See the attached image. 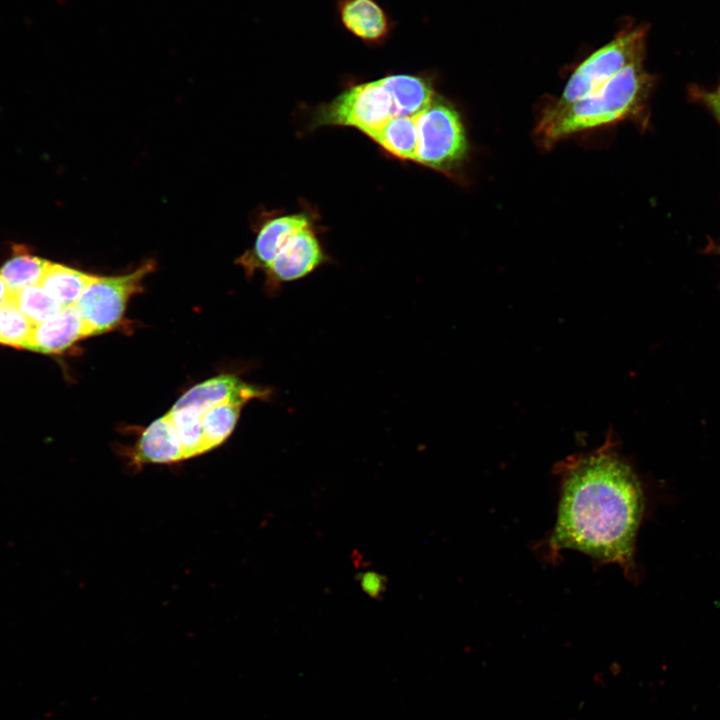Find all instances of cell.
<instances>
[{
	"instance_id": "1",
	"label": "cell",
	"mask_w": 720,
	"mask_h": 720,
	"mask_svg": "<svg viewBox=\"0 0 720 720\" xmlns=\"http://www.w3.org/2000/svg\"><path fill=\"white\" fill-rule=\"evenodd\" d=\"M554 473L559 478L556 520L537 551L557 563L564 550H576L599 565L616 564L636 581L635 547L645 493L613 432L596 449L561 460Z\"/></svg>"
},
{
	"instance_id": "2",
	"label": "cell",
	"mask_w": 720,
	"mask_h": 720,
	"mask_svg": "<svg viewBox=\"0 0 720 720\" xmlns=\"http://www.w3.org/2000/svg\"><path fill=\"white\" fill-rule=\"evenodd\" d=\"M652 83L643 60L634 62L592 93L565 105H549L538 121L536 137L551 148L573 134L631 119L641 111Z\"/></svg>"
},
{
	"instance_id": "3",
	"label": "cell",
	"mask_w": 720,
	"mask_h": 720,
	"mask_svg": "<svg viewBox=\"0 0 720 720\" xmlns=\"http://www.w3.org/2000/svg\"><path fill=\"white\" fill-rule=\"evenodd\" d=\"M415 117L418 133L415 162L453 175L462 167L468 154L465 128L458 111L436 95Z\"/></svg>"
},
{
	"instance_id": "4",
	"label": "cell",
	"mask_w": 720,
	"mask_h": 720,
	"mask_svg": "<svg viewBox=\"0 0 720 720\" xmlns=\"http://www.w3.org/2000/svg\"><path fill=\"white\" fill-rule=\"evenodd\" d=\"M647 26H628L596 49L574 69L560 97L552 104L565 105L597 90L628 65L644 60Z\"/></svg>"
},
{
	"instance_id": "5",
	"label": "cell",
	"mask_w": 720,
	"mask_h": 720,
	"mask_svg": "<svg viewBox=\"0 0 720 720\" xmlns=\"http://www.w3.org/2000/svg\"><path fill=\"white\" fill-rule=\"evenodd\" d=\"M153 269L154 263L149 261L129 274L96 276L75 305L87 337L105 333L119 325L128 301L132 295L143 290V280Z\"/></svg>"
},
{
	"instance_id": "6",
	"label": "cell",
	"mask_w": 720,
	"mask_h": 720,
	"mask_svg": "<svg viewBox=\"0 0 720 720\" xmlns=\"http://www.w3.org/2000/svg\"><path fill=\"white\" fill-rule=\"evenodd\" d=\"M395 114L379 79L348 87L315 113V126H347L369 136Z\"/></svg>"
},
{
	"instance_id": "7",
	"label": "cell",
	"mask_w": 720,
	"mask_h": 720,
	"mask_svg": "<svg viewBox=\"0 0 720 720\" xmlns=\"http://www.w3.org/2000/svg\"><path fill=\"white\" fill-rule=\"evenodd\" d=\"M326 261V254L311 225H308L289 239L264 270L267 287L274 290L285 282L301 279Z\"/></svg>"
},
{
	"instance_id": "8",
	"label": "cell",
	"mask_w": 720,
	"mask_h": 720,
	"mask_svg": "<svg viewBox=\"0 0 720 720\" xmlns=\"http://www.w3.org/2000/svg\"><path fill=\"white\" fill-rule=\"evenodd\" d=\"M336 13L344 30L369 47L383 46L396 27L377 0H337Z\"/></svg>"
},
{
	"instance_id": "9",
	"label": "cell",
	"mask_w": 720,
	"mask_h": 720,
	"mask_svg": "<svg viewBox=\"0 0 720 720\" xmlns=\"http://www.w3.org/2000/svg\"><path fill=\"white\" fill-rule=\"evenodd\" d=\"M308 225H311L309 218L301 213L270 219L259 230L253 247L240 256L237 263L248 275L265 270L289 239Z\"/></svg>"
},
{
	"instance_id": "10",
	"label": "cell",
	"mask_w": 720,
	"mask_h": 720,
	"mask_svg": "<svg viewBox=\"0 0 720 720\" xmlns=\"http://www.w3.org/2000/svg\"><path fill=\"white\" fill-rule=\"evenodd\" d=\"M268 393L267 389L247 384L235 376L220 375L190 388L172 409L192 408L203 413L223 402L246 404L251 399L265 398Z\"/></svg>"
},
{
	"instance_id": "11",
	"label": "cell",
	"mask_w": 720,
	"mask_h": 720,
	"mask_svg": "<svg viewBox=\"0 0 720 720\" xmlns=\"http://www.w3.org/2000/svg\"><path fill=\"white\" fill-rule=\"evenodd\" d=\"M86 337L77 308L65 307L53 318L34 325L27 349L45 354H60Z\"/></svg>"
},
{
	"instance_id": "12",
	"label": "cell",
	"mask_w": 720,
	"mask_h": 720,
	"mask_svg": "<svg viewBox=\"0 0 720 720\" xmlns=\"http://www.w3.org/2000/svg\"><path fill=\"white\" fill-rule=\"evenodd\" d=\"M131 458L134 465L172 464L185 460L181 443L168 413L156 419L141 433Z\"/></svg>"
},
{
	"instance_id": "13",
	"label": "cell",
	"mask_w": 720,
	"mask_h": 720,
	"mask_svg": "<svg viewBox=\"0 0 720 720\" xmlns=\"http://www.w3.org/2000/svg\"><path fill=\"white\" fill-rule=\"evenodd\" d=\"M396 115L416 116L435 98L432 80L422 74H388L379 79Z\"/></svg>"
},
{
	"instance_id": "14",
	"label": "cell",
	"mask_w": 720,
	"mask_h": 720,
	"mask_svg": "<svg viewBox=\"0 0 720 720\" xmlns=\"http://www.w3.org/2000/svg\"><path fill=\"white\" fill-rule=\"evenodd\" d=\"M368 137L391 155L416 161L418 133L415 116L394 115Z\"/></svg>"
},
{
	"instance_id": "15",
	"label": "cell",
	"mask_w": 720,
	"mask_h": 720,
	"mask_svg": "<svg viewBox=\"0 0 720 720\" xmlns=\"http://www.w3.org/2000/svg\"><path fill=\"white\" fill-rule=\"evenodd\" d=\"M95 278V275L49 262L40 285L65 308L75 306Z\"/></svg>"
},
{
	"instance_id": "16",
	"label": "cell",
	"mask_w": 720,
	"mask_h": 720,
	"mask_svg": "<svg viewBox=\"0 0 720 720\" xmlns=\"http://www.w3.org/2000/svg\"><path fill=\"white\" fill-rule=\"evenodd\" d=\"M49 261L32 255L24 248H16L15 254L0 268V277L10 292L40 285Z\"/></svg>"
},
{
	"instance_id": "17",
	"label": "cell",
	"mask_w": 720,
	"mask_h": 720,
	"mask_svg": "<svg viewBox=\"0 0 720 720\" xmlns=\"http://www.w3.org/2000/svg\"><path fill=\"white\" fill-rule=\"evenodd\" d=\"M244 404L223 402L205 410L201 425L206 452L221 445L232 433Z\"/></svg>"
},
{
	"instance_id": "18",
	"label": "cell",
	"mask_w": 720,
	"mask_h": 720,
	"mask_svg": "<svg viewBox=\"0 0 720 720\" xmlns=\"http://www.w3.org/2000/svg\"><path fill=\"white\" fill-rule=\"evenodd\" d=\"M34 324L17 305L12 292L0 305V344L27 349Z\"/></svg>"
},
{
	"instance_id": "19",
	"label": "cell",
	"mask_w": 720,
	"mask_h": 720,
	"mask_svg": "<svg viewBox=\"0 0 720 720\" xmlns=\"http://www.w3.org/2000/svg\"><path fill=\"white\" fill-rule=\"evenodd\" d=\"M170 415L182 446L185 459L206 453L201 416L202 412L192 408L171 409Z\"/></svg>"
},
{
	"instance_id": "20",
	"label": "cell",
	"mask_w": 720,
	"mask_h": 720,
	"mask_svg": "<svg viewBox=\"0 0 720 720\" xmlns=\"http://www.w3.org/2000/svg\"><path fill=\"white\" fill-rule=\"evenodd\" d=\"M12 294L20 310L34 325L53 318L63 309L62 305L41 285L31 286Z\"/></svg>"
},
{
	"instance_id": "21",
	"label": "cell",
	"mask_w": 720,
	"mask_h": 720,
	"mask_svg": "<svg viewBox=\"0 0 720 720\" xmlns=\"http://www.w3.org/2000/svg\"><path fill=\"white\" fill-rule=\"evenodd\" d=\"M361 589L371 598L379 599L387 588V579L375 571H366L358 575Z\"/></svg>"
},
{
	"instance_id": "22",
	"label": "cell",
	"mask_w": 720,
	"mask_h": 720,
	"mask_svg": "<svg viewBox=\"0 0 720 720\" xmlns=\"http://www.w3.org/2000/svg\"><path fill=\"white\" fill-rule=\"evenodd\" d=\"M704 99L720 123V88L718 87L714 91L706 93Z\"/></svg>"
},
{
	"instance_id": "23",
	"label": "cell",
	"mask_w": 720,
	"mask_h": 720,
	"mask_svg": "<svg viewBox=\"0 0 720 720\" xmlns=\"http://www.w3.org/2000/svg\"><path fill=\"white\" fill-rule=\"evenodd\" d=\"M10 291L5 285L4 281L0 277V305L5 301V299L9 296Z\"/></svg>"
},
{
	"instance_id": "24",
	"label": "cell",
	"mask_w": 720,
	"mask_h": 720,
	"mask_svg": "<svg viewBox=\"0 0 720 720\" xmlns=\"http://www.w3.org/2000/svg\"><path fill=\"white\" fill-rule=\"evenodd\" d=\"M719 88H720V86H719Z\"/></svg>"
}]
</instances>
